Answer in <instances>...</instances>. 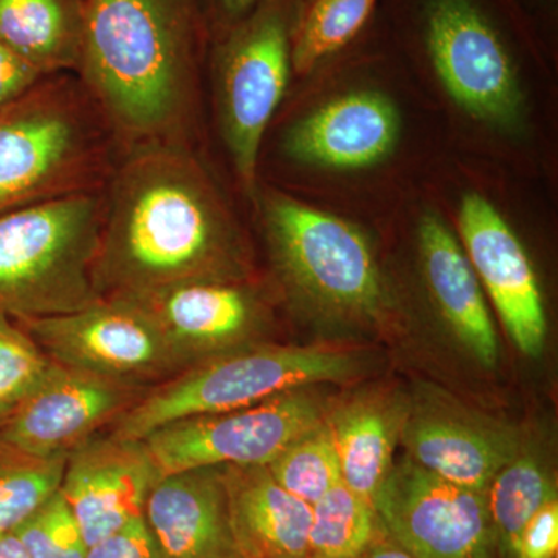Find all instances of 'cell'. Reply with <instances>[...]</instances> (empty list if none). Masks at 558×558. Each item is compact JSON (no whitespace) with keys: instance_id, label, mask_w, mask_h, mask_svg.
Wrapping results in <instances>:
<instances>
[{"instance_id":"1","label":"cell","mask_w":558,"mask_h":558,"mask_svg":"<svg viewBox=\"0 0 558 558\" xmlns=\"http://www.w3.org/2000/svg\"><path fill=\"white\" fill-rule=\"evenodd\" d=\"M94 264L100 299L248 278L236 220L189 145L123 150L106 185Z\"/></svg>"},{"instance_id":"2","label":"cell","mask_w":558,"mask_h":558,"mask_svg":"<svg viewBox=\"0 0 558 558\" xmlns=\"http://www.w3.org/2000/svg\"><path fill=\"white\" fill-rule=\"evenodd\" d=\"M205 31L202 0H86L76 75L121 153L191 146Z\"/></svg>"},{"instance_id":"3","label":"cell","mask_w":558,"mask_h":558,"mask_svg":"<svg viewBox=\"0 0 558 558\" xmlns=\"http://www.w3.org/2000/svg\"><path fill=\"white\" fill-rule=\"evenodd\" d=\"M120 154L78 75L44 76L0 109V216L106 189Z\"/></svg>"},{"instance_id":"4","label":"cell","mask_w":558,"mask_h":558,"mask_svg":"<svg viewBox=\"0 0 558 558\" xmlns=\"http://www.w3.org/2000/svg\"><path fill=\"white\" fill-rule=\"evenodd\" d=\"M106 191L39 202L0 216V314H70L100 300L94 284Z\"/></svg>"},{"instance_id":"5","label":"cell","mask_w":558,"mask_h":558,"mask_svg":"<svg viewBox=\"0 0 558 558\" xmlns=\"http://www.w3.org/2000/svg\"><path fill=\"white\" fill-rule=\"evenodd\" d=\"M357 371L359 360L340 349L256 343L148 389L108 432L142 440L180 418L247 409L293 389L351 379Z\"/></svg>"},{"instance_id":"6","label":"cell","mask_w":558,"mask_h":558,"mask_svg":"<svg viewBox=\"0 0 558 558\" xmlns=\"http://www.w3.org/2000/svg\"><path fill=\"white\" fill-rule=\"evenodd\" d=\"M263 216L271 259L292 293L341 322L368 325L381 317L384 281L357 227L281 193L266 196Z\"/></svg>"},{"instance_id":"7","label":"cell","mask_w":558,"mask_h":558,"mask_svg":"<svg viewBox=\"0 0 558 558\" xmlns=\"http://www.w3.org/2000/svg\"><path fill=\"white\" fill-rule=\"evenodd\" d=\"M429 68L459 108L499 130L523 120L515 44L494 0H411Z\"/></svg>"},{"instance_id":"8","label":"cell","mask_w":558,"mask_h":558,"mask_svg":"<svg viewBox=\"0 0 558 558\" xmlns=\"http://www.w3.org/2000/svg\"><path fill=\"white\" fill-rule=\"evenodd\" d=\"M304 0H263L216 49L220 130L242 186L253 193L264 134L284 98Z\"/></svg>"},{"instance_id":"9","label":"cell","mask_w":558,"mask_h":558,"mask_svg":"<svg viewBox=\"0 0 558 558\" xmlns=\"http://www.w3.org/2000/svg\"><path fill=\"white\" fill-rule=\"evenodd\" d=\"M326 416L322 400L300 388L247 409L180 418L142 440L160 478L191 469L269 465Z\"/></svg>"},{"instance_id":"10","label":"cell","mask_w":558,"mask_h":558,"mask_svg":"<svg viewBox=\"0 0 558 558\" xmlns=\"http://www.w3.org/2000/svg\"><path fill=\"white\" fill-rule=\"evenodd\" d=\"M16 322L68 368L145 389L183 373L153 322L128 300L100 299L70 314Z\"/></svg>"},{"instance_id":"11","label":"cell","mask_w":558,"mask_h":558,"mask_svg":"<svg viewBox=\"0 0 558 558\" xmlns=\"http://www.w3.org/2000/svg\"><path fill=\"white\" fill-rule=\"evenodd\" d=\"M381 526L414 558H499L484 492L459 487L410 458L373 501Z\"/></svg>"},{"instance_id":"12","label":"cell","mask_w":558,"mask_h":558,"mask_svg":"<svg viewBox=\"0 0 558 558\" xmlns=\"http://www.w3.org/2000/svg\"><path fill=\"white\" fill-rule=\"evenodd\" d=\"M123 299L138 307L167 341L183 371L263 343L266 306L247 279L191 281Z\"/></svg>"},{"instance_id":"13","label":"cell","mask_w":558,"mask_h":558,"mask_svg":"<svg viewBox=\"0 0 558 558\" xmlns=\"http://www.w3.org/2000/svg\"><path fill=\"white\" fill-rule=\"evenodd\" d=\"M399 439L418 468L484 494L524 446L515 428L432 389L407 405Z\"/></svg>"},{"instance_id":"14","label":"cell","mask_w":558,"mask_h":558,"mask_svg":"<svg viewBox=\"0 0 558 558\" xmlns=\"http://www.w3.org/2000/svg\"><path fill=\"white\" fill-rule=\"evenodd\" d=\"M146 391L54 363L39 387L0 424V435L38 457L69 454L119 421Z\"/></svg>"},{"instance_id":"15","label":"cell","mask_w":558,"mask_h":558,"mask_svg":"<svg viewBox=\"0 0 558 558\" xmlns=\"http://www.w3.org/2000/svg\"><path fill=\"white\" fill-rule=\"evenodd\" d=\"M459 234L465 255L490 295L510 340L527 357L545 348L546 312L534 266L519 234L487 197L462 196Z\"/></svg>"},{"instance_id":"16","label":"cell","mask_w":558,"mask_h":558,"mask_svg":"<svg viewBox=\"0 0 558 558\" xmlns=\"http://www.w3.org/2000/svg\"><path fill=\"white\" fill-rule=\"evenodd\" d=\"M159 480L143 440L105 429L70 451L60 494L92 546L143 517Z\"/></svg>"},{"instance_id":"17","label":"cell","mask_w":558,"mask_h":558,"mask_svg":"<svg viewBox=\"0 0 558 558\" xmlns=\"http://www.w3.org/2000/svg\"><path fill=\"white\" fill-rule=\"evenodd\" d=\"M400 137V116L387 95H341L289 128L282 150L290 160L326 170L355 171L388 159Z\"/></svg>"},{"instance_id":"18","label":"cell","mask_w":558,"mask_h":558,"mask_svg":"<svg viewBox=\"0 0 558 558\" xmlns=\"http://www.w3.org/2000/svg\"><path fill=\"white\" fill-rule=\"evenodd\" d=\"M143 517L165 558H242L231 531L223 468L161 476Z\"/></svg>"},{"instance_id":"19","label":"cell","mask_w":558,"mask_h":558,"mask_svg":"<svg viewBox=\"0 0 558 558\" xmlns=\"http://www.w3.org/2000/svg\"><path fill=\"white\" fill-rule=\"evenodd\" d=\"M417 238L425 281L444 322L476 362L492 368L499 359L497 330L464 247L436 215L422 218Z\"/></svg>"},{"instance_id":"20","label":"cell","mask_w":558,"mask_h":558,"mask_svg":"<svg viewBox=\"0 0 558 558\" xmlns=\"http://www.w3.org/2000/svg\"><path fill=\"white\" fill-rule=\"evenodd\" d=\"M223 481L242 558H307L311 505L279 486L267 465H226Z\"/></svg>"},{"instance_id":"21","label":"cell","mask_w":558,"mask_h":558,"mask_svg":"<svg viewBox=\"0 0 558 558\" xmlns=\"http://www.w3.org/2000/svg\"><path fill=\"white\" fill-rule=\"evenodd\" d=\"M407 407L379 395L360 396L329 414L341 481L373 505L391 470Z\"/></svg>"},{"instance_id":"22","label":"cell","mask_w":558,"mask_h":558,"mask_svg":"<svg viewBox=\"0 0 558 558\" xmlns=\"http://www.w3.org/2000/svg\"><path fill=\"white\" fill-rule=\"evenodd\" d=\"M86 0H0V43L43 75L78 73Z\"/></svg>"},{"instance_id":"23","label":"cell","mask_w":558,"mask_h":558,"mask_svg":"<svg viewBox=\"0 0 558 558\" xmlns=\"http://www.w3.org/2000/svg\"><path fill=\"white\" fill-rule=\"evenodd\" d=\"M557 499L546 465L526 447L509 461L486 490L488 519L499 558H519L521 532L543 506Z\"/></svg>"},{"instance_id":"24","label":"cell","mask_w":558,"mask_h":558,"mask_svg":"<svg viewBox=\"0 0 558 558\" xmlns=\"http://www.w3.org/2000/svg\"><path fill=\"white\" fill-rule=\"evenodd\" d=\"M380 0H315L301 11L292 40L293 72L306 75L348 49L368 27Z\"/></svg>"},{"instance_id":"25","label":"cell","mask_w":558,"mask_h":558,"mask_svg":"<svg viewBox=\"0 0 558 558\" xmlns=\"http://www.w3.org/2000/svg\"><path fill=\"white\" fill-rule=\"evenodd\" d=\"M381 531L374 506L340 481L312 506L307 558H359Z\"/></svg>"},{"instance_id":"26","label":"cell","mask_w":558,"mask_h":558,"mask_svg":"<svg viewBox=\"0 0 558 558\" xmlns=\"http://www.w3.org/2000/svg\"><path fill=\"white\" fill-rule=\"evenodd\" d=\"M68 457H38L0 435V531L13 532L60 492Z\"/></svg>"},{"instance_id":"27","label":"cell","mask_w":558,"mask_h":558,"mask_svg":"<svg viewBox=\"0 0 558 558\" xmlns=\"http://www.w3.org/2000/svg\"><path fill=\"white\" fill-rule=\"evenodd\" d=\"M267 469L279 486L314 506L341 481L339 454L328 416L290 442Z\"/></svg>"},{"instance_id":"28","label":"cell","mask_w":558,"mask_h":558,"mask_svg":"<svg viewBox=\"0 0 558 558\" xmlns=\"http://www.w3.org/2000/svg\"><path fill=\"white\" fill-rule=\"evenodd\" d=\"M53 365L16 319L0 314V424L39 387Z\"/></svg>"},{"instance_id":"29","label":"cell","mask_w":558,"mask_h":558,"mask_svg":"<svg viewBox=\"0 0 558 558\" xmlns=\"http://www.w3.org/2000/svg\"><path fill=\"white\" fill-rule=\"evenodd\" d=\"M28 558H86V539L60 492L14 529Z\"/></svg>"},{"instance_id":"30","label":"cell","mask_w":558,"mask_h":558,"mask_svg":"<svg viewBox=\"0 0 558 558\" xmlns=\"http://www.w3.org/2000/svg\"><path fill=\"white\" fill-rule=\"evenodd\" d=\"M86 558H165L157 545L145 517L131 521L126 526L95 543L87 549Z\"/></svg>"},{"instance_id":"31","label":"cell","mask_w":558,"mask_h":558,"mask_svg":"<svg viewBox=\"0 0 558 558\" xmlns=\"http://www.w3.org/2000/svg\"><path fill=\"white\" fill-rule=\"evenodd\" d=\"M558 549V501L553 499L521 532L519 558H554Z\"/></svg>"},{"instance_id":"32","label":"cell","mask_w":558,"mask_h":558,"mask_svg":"<svg viewBox=\"0 0 558 558\" xmlns=\"http://www.w3.org/2000/svg\"><path fill=\"white\" fill-rule=\"evenodd\" d=\"M44 76L38 69L0 43V109L17 100Z\"/></svg>"},{"instance_id":"33","label":"cell","mask_w":558,"mask_h":558,"mask_svg":"<svg viewBox=\"0 0 558 558\" xmlns=\"http://www.w3.org/2000/svg\"><path fill=\"white\" fill-rule=\"evenodd\" d=\"M263 0H209L215 20L223 32L240 24Z\"/></svg>"},{"instance_id":"34","label":"cell","mask_w":558,"mask_h":558,"mask_svg":"<svg viewBox=\"0 0 558 558\" xmlns=\"http://www.w3.org/2000/svg\"><path fill=\"white\" fill-rule=\"evenodd\" d=\"M359 558H414L409 550L402 548L395 538L389 537L387 531L380 532L377 538L368 546V549Z\"/></svg>"},{"instance_id":"35","label":"cell","mask_w":558,"mask_h":558,"mask_svg":"<svg viewBox=\"0 0 558 558\" xmlns=\"http://www.w3.org/2000/svg\"><path fill=\"white\" fill-rule=\"evenodd\" d=\"M0 558H28L14 532L0 531Z\"/></svg>"},{"instance_id":"36","label":"cell","mask_w":558,"mask_h":558,"mask_svg":"<svg viewBox=\"0 0 558 558\" xmlns=\"http://www.w3.org/2000/svg\"><path fill=\"white\" fill-rule=\"evenodd\" d=\"M315 0H304V7L310 5V3H314Z\"/></svg>"}]
</instances>
